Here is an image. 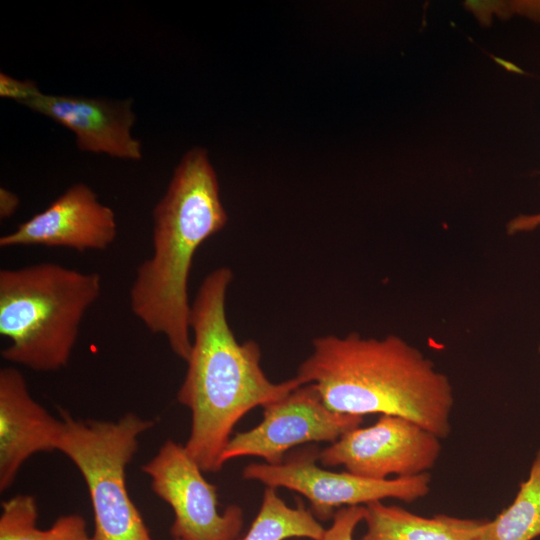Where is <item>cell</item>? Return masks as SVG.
Instances as JSON below:
<instances>
[{"instance_id": "1", "label": "cell", "mask_w": 540, "mask_h": 540, "mask_svg": "<svg viewBox=\"0 0 540 540\" xmlns=\"http://www.w3.org/2000/svg\"><path fill=\"white\" fill-rule=\"evenodd\" d=\"M233 271L221 266L208 273L191 302L192 346L177 400L192 414L184 445L203 472L222 469L221 457L236 424L250 410L275 402L304 385L295 376L275 383L261 367L254 340L239 342L226 316Z\"/></svg>"}, {"instance_id": "2", "label": "cell", "mask_w": 540, "mask_h": 540, "mask_svg": "<svg viewBox=\"0 0 540 540\" xmlns=\"http://www.w3.org/2000/svg\"><path fill=\"white\" fill-rule=\"evenodd\" d=\"M296 376L312 384L332 411L401 416L441 440L451 433L454 392L449 377L395 334L317 337Z\"/></svg>"}, {"instance_id": "3", "label": "cell", "mask_w": 540, "mask_h": 540, "mask_svg": "<svg viewBox=\"0 0 540 540\" xmlns=\"http://www.w3.org/2000/svg\"><path fill=\"white\" fill-rule=\"evenodd\" d=\"M152 217V254L136 269L130 309L187 361L192 346L188 284L193 259L228 221L217 174L205 149L192 148L182 157Z\"/></svg>"}, {"instance_id": "4", "label": "cell", "mask_w": 540, "mask_h": 540, "mask_svg": "<svg viewBox=\"0 0 540 540\" xmlns=\"http://www.w3.org/2000/svg\"><path fill=\"white\" fill-rule=\"evenodd\" d=\"M102 279L57 263L0 270L1 357L34 371L65 367L81 322L101 295Z\"/></svg>"}, {"instance_id": "5", "label": "cell", "mask_w": 540, "mask_h": 540, "mask_svg": "<svg viewBox=\"0 0 540 540\" xmlns=\"http://www.w3.org/2000/svg\"><path fill=\"white\" fill-rule=\"evenodd\" d=\"M57 450L78 468L87 485L94 516V540H152L126 486V467L138 437L152 421L129 413L118 421L75 420L61 411Z\"/></svg>"}, {"instance_id": "6", "label": "cell", "mask_w": 540, "mask_h": 540, "mask_svg": "<svg viewBox=\"0 0 540 540\" xmlns=\"http://www.w3.org/2000/svg\"><path fill=\"white\" fill-rule=\"evenodd\" d=\"M316 447L299 449L285 456L280 464L252 463L243 470L246 480L266 487L286 488L304 496L319 521H327L347 506H365L384 499L412 503L430 492L431 474L373 480L348 471L334 472L317 465Z\"/></svg>"}, {"instance_id": "7", "label": "cell", "mask_w": 540, "mask_h": 540, "mask_svg": "<svg viewBox=\"0 0 540 540\" xmlns=\"http://www.w3.org/2000/svg\"><path fill=\"white\" fill-rule=\"evenodd\" d=\"M441 451V439L414 421L380 415L373 425L351 429L319 451L318 461L325 467L342 465L360 477L386 480L391 475L429 473Z\"/></svg>"}, {"instance_id": "8", "label": "cell", "mask_w": 540, "mask_h": 540, "mask_svg": "<svg viewBox=\"0 0 540 540\" xmlns=\"http://www.w3.org/2000/svg\"><path fill=\"white\" fill-rule=\"evenodd\" d=\"M151 478L154 493L174 512L173 539L237 540L243 527V510L238 505L218 511L215 485L185 447L167 440L157 454L142 466Z\"/></svg>"}, {"instance_id": "9", "label": "cell", "mask_w": 540, "mask_h": 540, "mask_svg": "<svg viewBox=\"0 0 540 540\" xmlns=\"http://www.w3.org/2000/svg\"><path fill=\"white\" fill-rule=\"evenodd\" d=\"M362 422V416L330 410L315 387L304 384L264 406L262 421L231 437L221 461L224 465L234 458L254 456L270 465L280 464L293 447L312 442L333 443Z\"/></svg>"}, {"instance_id": "10", "label": "cell", "mask_w": 540, "mask_h": 540, "mask_svg": "<svg viewBox=\"0 0 540 540\" xmlns=\"http://www.w3.org/2000/svg\"><path fill=\"white\" fill-rule=\"evenodd\" d=\"M117 237L113 209L84 183L67 188L43 211L0 237V247H63L79 252L105 250Z\"/></svg>"}, {"instance_id": "11", "label": "cell", "mask_w": 540, "mask_h": 540, "mask_svg": "<svg viewBox=\"0 0 540 540\" xmlns=\"http://www.w3.org/2000/svg\"><path fill=\"white\" fill-rule=\"evenodd\" d=\"M23 106L69 129L79 150L123 160L142 159L141 142L133 137V99H108L39 93Z\"/></svg>"}, {"instance_id": "12", "label": "cell", "mask_w": 540, "mask_h": 540, "mask_svg": "<svg viewBox=\"0 0 540 540\" xmlns=\"http://www.w3.org/2000/svg\"><path fill=\"white\" fill-rule=\"evenodd\" d=\"M63 422L31 396L14 367L0 370V490L14 482L23 463L37 452L57 450Z\"/></svg>"}, {"instance_id": "13", "label": "cell", "mask_w": 540, "mask_h": 540, "mask_svg": "<svg viewBox=\"0 0 540 540\" xmlns=\"http://www.w3.org/2000/svg\"><path fill=\"white\" fill-rule=\"evenodd\" d=\"M363 521L367 530L361 540H474L481 520L443 514L428 518L375 501L365 505Z\"/></svg>"}, {"instance_id": "14", "label": "cell", "mask_w": 540, "mask_h": 540, "mask_svg": "<svg viewBox=\"0 0 540 540\" xmlns=\"http://www.w3.org/2000/svg\"><path fill=\"white\" fill-rule=\"evenodd\" d=\"M540 536V448L513 502L493 520H481L474 540H533Z\"/></svg>"}, {"instance_id": "15", "label": "cell", "mask_w": 540, "mask_h": 540, "mask_svg": "<svg viewBox=\"0 0 540 540\" xmlns=\"http://www.w3.org/2000/svg\"><path fill=\"white\" fill-rule=\"evenodd\" d=\"M325 528L303 504L288 506L276 488L266 487L260 509L246 535L239 540H321Z\"/></svg>"}, {"instance_id": "16", "label": "cell", "mask_w": 540, "mask_h": 540, "mask_svg": "<svg viewBox=\"0 0 540 540\" xmlns=\"http://www.w3.org/2000/svg\"><path fill=\"white\" fill-rule=\"evenodd\" d=\"M0 540H45L37 526L38 509L33 496L18 494L1 504Z\"/></svg>"}, {"instance_id": "17", "label": "cell", "mask_w": 540, "mask_h": 540, "mask_svg": "<svg viewBox=\"0 0 540 540\" xmlns=\"http://www.w3.org/2000/svg\"><path fill=\"white\" fill-rule=\"evenodd\" d=\"M365 506H347L338 509L332 524L325 529L321 540H353L356 526L364 520Z\"/></svg>"}, {"instance_id": "18", "label": "cell", "mask_w": 540, "mask_h": 540, "mask_svg": "<svg viewBox=\"0 0 540 540\" xmlns=\"http://www.w3.org/2000/svg\"><path fill=\"white\" fill-rule=\"evenodd\" d=\"M45 540H94L87 531L86 521L76 514L58 518L46 530Z\"/></svg>"}, {"instance_id": "19", "label": "cell", "mask_w": 540, "mask_h": 540, "mask_svg": "<svg viewBox=\"0 0 540 540\" xmlns=\"http://www.w3.org/2000/svg\"><path fill=\"white\" fill-rule=\"evenodd\" d=\"M38 85L29 79L19 80L6 73H0V96L21 105L41 93Z\"/></svg>"}, {"instance_id": "20", "label": "cell", "mask_w": 540, "mask_h": 540, "mask_svg": "<svg viewBox=\"0 0 540 540\" xmlns=\"http://www.w3.org/2000/svg\"><path fill=\"white\" fill-rule=\"evenodd\" d=\"M540 229V212L531 214H519L510 219L506 224L508 235L528 233Z\"/></svg>"}, {"instance_id": "21", "label": "cell", "mask_w": 540, "mask_h": 540, "mask_svg": "<svg viewBox=\"0 0 540 540\" xmlns=\"http://www.w3.org/2000/svg\"><path fill=\"white\" fill-rule=\"evenodd\" d=\"M20 205V198L7 188H0V217L6 219L11 217Z\"/></svg>"}, {"instance_id": "22", "label": "cell", "mask_w": 540, "mask_h": 540, "mask_svg": "<svg viewBox=\"0 0 540 540\" xmlns=\"http://www.w3.org/2000/svg\"><path fill=\"white\" fill-rule=\"evenodd\" d=\"M538 351H539V354H540V344H539V346H538Z\"/></svg>"}, {"instance_id": "23", "label": "cell", "mask_w": 540, "mask_h": 540, "mask_svg": "<svg viewBox=\"0 0 540 540\" xmlns=\"http://www.w3.org/2000/svg\"><path fill=\"white\" fill-rule=\"evenodd\" d=\"M173 540H180V539H173Z\"/></svg>"}]
</instances>
